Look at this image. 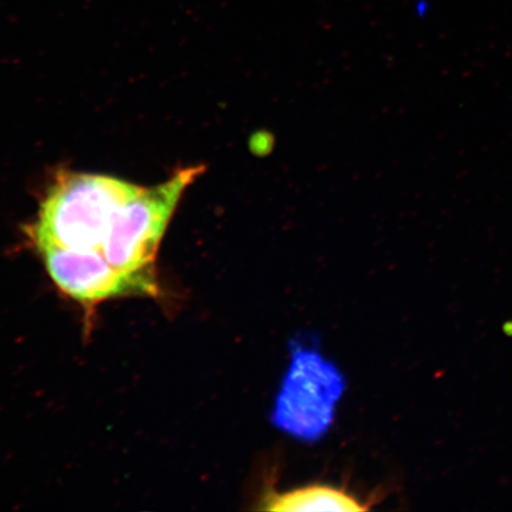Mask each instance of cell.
Wrapping results in <instances>:
<instances>
[{
	"mask_svg": "<svg viewBox=\"0 0 512 512\" xmlns=\"http://www.w3.org/2000/svg\"><path fill=\"white\" fill-rule=\"evenodd\" d=\"M143 189L111 176L64 172L43 198L32 240L37 248L102 252L115 213Z\"/></svg>",
	"mask_w": 512,
	"mask_h": 512,
	"instance_id": "cell-1",
	"label": "cell"
},
{
	"mask_svg": "<svg viewBox=\"0 0 512 512\" xmlns=\"http://www.w3.org/2000/svg\"><path fill=\"white\" fill-rule=\"evenodd\" d=\"M51 279L60 290L82 304L130 296H153L157 281H150L117 270L101 251L57 246L38 248Z\"/></svg>",
	"mask_w": 512,
	"mask_h": 512,
	"instance_id": "cell-4",
	"label": "cell"
},
{
	"mask_svg": "<svg viewBox=\"0 0 512 512\" xmlns=\"http://www.w3.org/2000/svg\"><path fill=\"white\" fill-rule=\"evenodd\" d=\"M275 147L274 134L267 130H259L248 139V150L253 156L265 158L271 155Z\"/></svg>",
	"mask_w": 512,
	"mask_h": 512,
	"instance_id": "cell-6",
	"label": "cell"
},
{
	"mask_svg": "<svg viewBox=\"0 0 512 512\" xmlns=\"http://www.w3.org/2000/svg\"><path fill=\"white\" fill-rule=\"evenodd\" d=\"M347 380L316 342L304 338L290 343V364L271 413L272 425L305 444H316L334 425L336 408Z\"/></svg>",
	"mask_w": 512,
	"mask_h": 512,
	"instance_id": "cell-2",
	"label": "cell"
},
{
	"mask_svg": "<svg viewBox=\"0 0 512 512\" xmlns=\"http://www.w3.org/2000/svg\"><path fill=\"white\" fill-rule=\"evenodd\" d=\"M505 334L512 336V322L504 326Z\"/></svg>",
	"mask_w": 512,
	"mask_h": 512,
	"instance_id": "cell-7",
	"label": "cell"
},
{
	"mask_svg": "<svg viewBox=\"0 0 512 512\" xmlns=\"http://www.w3.org/2000/svg\"><path fill=\"white\" fill-rule=\"evenodd\" d=\"M261 509L267 511H367L370 508L349 491L328 484H310L292 490L266 491Z\"/></svg>",
	"mask_w": 512,
	"mask_h": 512,
	"instance_id": "cell-5",
	"label": "cell"
},
{
	"mask_svg": "<svg viewBox=\"0 0 512 512\" xmlns=\"http://www.w3.org/2000/svg\"><path fill=\"white\" fill-rule=\"evenodd\" d=\"M207 171L204 164L178 169L168 181L144 188L115 213L102 253L110 264L134 277L156 281L160 242L184 192Z\"/></svg>",
	"mask_w": 512,
	"mask_h": 512,
	"instance_id": "cell-3",
	"label": "cell"
}]
</instances>
